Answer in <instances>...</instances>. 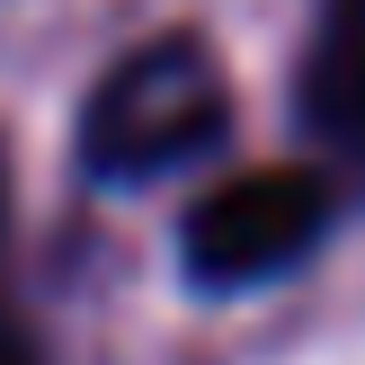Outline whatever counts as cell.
<instances>
[{
    "mask_svg": "<svg viewBox=\"0 0 365 365\" xmlns=\"http://www.w3.org/2000/svg\"><path fill=\"white\" fill-rule=\"evenodd\" d=\"M232 116L223 63L196 27H160L143 45H125L116 63L89 81L81 98V160L98 178H152L170 160L205 152Z\"/></svg>",
    "mask_w": 365,
    "mask_h": 365,
    "instance_id": "6da1fadb",
    "label": "cell"
},
{
    "mask_svg": "<svg viewBox=\"0 0 365 365\" xmlns=\"http://www.w3.org/2000/svg\"><path fill=\"white\" fill-rule=\"evenodd\" d=\"M330 232V178L312 160H259V170L214 178L178 223V259L196 285H259L294 267Z\"/></svg>",
    "mask_w": 365,
    "mask_h": 365,
    "instance_id": "7a4b0ae2",
    "label": "cell"
},
{
    "mask_svg": "<svg viewBox=\"0 0 365 365\" xmlns=\"http://www.w3.org/2000/svg\"><path fill=\"white\" fill-rule=\"evenodd\" d=\"M303 116L348 160H365V0H330L303 63Z\"/></svg>",
    "mask_w": 365,
    "mask_h": 365,
    "instance_id": "3957f363",
    "label": "cell"
},
{
    "mask_svg": "<svg viewBox=\"0 0 365 365\" xmlns=\"http://www.w3.org/2000/svg\"><path fill=\"white\" fill-rule=\"evenodd\" d=\"M0 365H36V348H27V330H18L9 312H0Z\"/></svg>",
    "mask_w": 365,
    "mask_h": 365,
    "instance_id": "277c9868",
    "label": "cell"
},
{
    "mask_svg": "<svg viewBox=\"0 0 365 365\" xmlns=\"http://www.w3.org/2000/svg\"><path fill=\"white\" fill-rule=\"evenodd\" d=\"M0 214H9V152H0Z\"/></svg>",
    "mask_w": 365,
    "mask_h": 365,
    "instance_id": "5b68a950",
    "label": "cell"
}]
</instances>
